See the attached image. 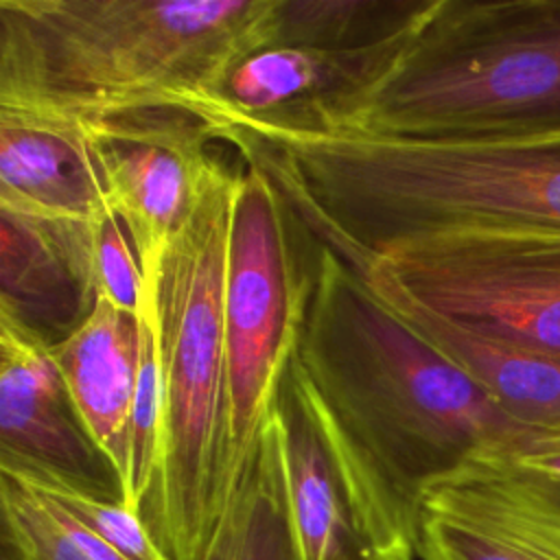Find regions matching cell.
Listing matches in <instances>:
<instances>
[{"instance_id": "1", "label": "cell", "mask_w": 560, "mask_h": 560, "mask_svg": "<svg viewBox=\"0 0 560 560\" xmlns=\"http://www.w3.org/2000/svg\"><path fill=\"white\" fill-rule=\"evenodd\" d=\"M284 383L311 418L376 560H420V490L479 453L525 457L527 427L319 245Z\"/></svg>"}, {"instance_id": "2", "label": "cell", "mask_w": 560, "mask_h": 560, "mask_svg": "<svg viewBox=\"0 0 560 560\" xmlns=\"http://www.w3.org/2000/svg\"><path fill=\"white\" fill-rule=\"evenodd\" d=\"M238 129L293 214L348 265L444 232H560V136L407 140L276 116Z\"/></svg>"}, {"instance_id": "3", "label": "cell", "mask_w": 560, "mask_h": 560, "mask_svg": "<svg viewBox=\"0 0 560 560\" xmlns=\"http://www.w3.org/2000/svg\"><path fill=\"white\" fill-rule=\"evenodd\" d=\"M280 0H0V105L79 120L182 112L208 129Z\"/></svg>"}, {"instance_id": "4", "label": "cell", "mask_w": 560, "mask_h": 560, "mask_svg": "<svg viewBox=\"0 0 560 560\" xmlns=\"http://www.w3.org/2000/svg\"><path fill=\"white\" fill-rule=\"evenodd\" d=\"M280 118L407 140L560 136V0H422L368 72Z\"/></svg>"}, {"instance_id": "5", "label": "cell", "mask_w": 560, "mask_h": 560, "mask_svg": "<svg viewBox=\"0 0 560 560\" xmlns=\"http://www.w3.org/2000/svg\"><path fill=\"white\" fill-rule=\"evenodd\" d=\"M236 179V168L217 177L155 276L164 438L140 518L166 560H208L247 472L230 453L223 324Z\"/></svg>"}, {"instance_id": "6", "label": "cell", "mask_w": 560, "mask_h": 560, "mask_svg": "<svg viewBox=\"0 0 560 560\" xmlns=\"http://www.w3.org/2000/svg\"><path fill=\"white\" fill-rule=\"evenodd\" d=\"M238 155L223 324L230 453L234 466L245 472L300 339L311 271H298L289 230L293 210L287 197L256 158Z\"/></svg>"}, {"instance_id": "7", "label": "cell", "mask_w": 560, "mask_h": 560, "mask_svg": "<svg viewBox=\"0 0 560 560\" xmlns=\"http://www.w3.org/2000/svg\"><path fill=\"white\" fill-rule=\"evenodd\" d=\"M365 262L383 265L433 311L560 361V232H444L392 245Z\"/></svg>"}, {"instance_id": "8", "label": "cell", "mask_w": 560, "mask_h": 560, "mask_svg": "<svg viewBox=\"0 0 560 560\" xmlns=\"http://www.w3.org/2000/svg\"><path fill=\"white\" fill-rule=\"evenodd\" d=\"M112 210L122 221L144 278H155L177 232L228 168L214 160L210 129L171 112L83 120Z\"/></svg>"}, {"instance_id": "9", "label": "cell", "mask_w": 560, "mask_h": 560, "mask_svg": "<svg viewBox=\"0 0 560 560\" xmlns=\"http://www.w3.org/2000/svg\"><path fill=\"white\" fill-rule=\"evenodd\" d=\"M420 560H560V479L479 453L420 490Z\"/></svg>"}, {"instance_id": "10", "label": "cell", "mask_w": 560, "mask_h": 560, "mask_svg": "<svg viewBox=\"0 0 560 560\" xmlns=\"http://www.w3.org/2000/svg\"><path fill=\"white\" fill-rule=\"evenodd\" d=\"M0 468L55 477L122 503L120 479L83 431L50 343L0 313Z\"/></svg>"}, {"instance_id": "11", "label": "cell", "mask_w": 560, "mask_h": 560, "mask_svg": "<svg viewBox=\"0 0 560 560\" xmlns=\"http://www.w3.org/2000/svg\"><path fill=\"white\" fill-rule=\"evenodd\" d=\"M0 210L92 230L112 210L83 120L0 105Z\"/></svg>"}, {"instance_id": "12", "label": "cell", "mask_w": 560, "mask_h": 560, "mask_svg": "<svg viewBox=\"0 0 560 560\" xmlns=\"http://www.w3.org/2000/svg\"><path fill=\"white\" fill-rule=\"evenodd\" d=\"M427 343L466 372L514 418L560 438V361L486 337L416 300L378 262L352 267Z\"/></svg>"}, {"instance_id": "13", "label": "cell", "mask_w": 560, "mask_h": 560, "mask_svg": "<svg viewBox=\"0 0 560 560\" xmlns=\"http://www.w3.org/2000/svg\"><path fill=\"white\" fill-rule=\"evenodd\" d=\"M92 230H68L0 210V313L46 343L68 337L90 313Z\"/></svg>"}, {"instance_id": "14", "label": "cell", "mask_w": 560, "mask_h": 560, "mask_svg": "<svg viewBox=\"0 0 560 560\" xmlns=\"http://www.w3.org/2000/svg\"><path fill=\"white\" fill-rule=\"evenodd\" d=\"M50 352L83 431L109 459L122 486L140 365L138 317L94 295L90 313Z\"/></svg>"}, {"instance_id": "15", "label": "cell", "mask_w": 560, "mask_h": 560, "mask_svg": "<svg viewBox=\"0 0 560 560\" xmlns=\"http://www.w3.org/2000/svg\"><path fill=\"white\" fill-rule=\"evenodd\" d=\"M282 510L295 560H376L363 545L330 457L287 383L271 411Z\"/></svg>"}, {"instance_id": "16", "label": "cell", "mask_w": 560, "mask_h": 560, "mask_svg": "<svg viewBox=\"0 0 560 560\" xmlns=\"http://www.w3.org/2000/svg\"><path fill=\"white\" fill-rule=\"evenodd\" d=\"M208 560H295L282 510L271 413Z\"/></svg>"}, {"instance_id": "17", "label": "cell", "mask_w": 560, "mask_h": 560, "mask_svg": "<svg viewBox=\"0 0 560 560\" xmlns=\"http://www.w3.org/2000/svg\"><path fill=\"white\" fill-rule=\"evenodd\" d=\"M422 0H280L276 46L359 52L392 39ZM273 46V48H276Z\"/></svg>"}, {"instance_id": "18", "label": "cell", "mask_w": 560, "mask_h": 560, "mask_svg": "<svg viewBox=\"0 0 560 560\" xmlns=\"http://www.w3.org/2000/svg\"><path fill=\"white\" fill-rule=\"evenodd\" d=\"M2 529L33 560H127L48 497L0 472Z\"/></svg>"}, {"instance_id": "19", "label": "cell", "mask_w": 560, "mask_h": 560, "mask_svg": "<svg viewBox=\"0 0 560 560\" xmlns=\"http://www.w3.org/2000/svg\"><path fill=\"white\" fill-rule=\"evenodd\" d=\"M0 472L55 501L127 560H166V556L153 542L142 518L127 505L96 499L42 472L18 468H0Z\"/></svg>"}, {"instance_id": "20", "label": "cell", "mask_w": 560, "mask_h": 560, "mask_svg": "<svg viewBox=\"0 0 560 560\" xmlns=\"http://www.w3.org/2000/svg\"><path fill=\"white\" fill-rule=\"evenodd\" d=\"M92 287L114 308L129 317H140L147 282L133 243L114 210L94 228L92 238Z\"/></svg>"}, {"instance_id": "21", "label": "cell", "mask_w": 560, "mask_h": 560, "mask_svg": "<svg viewBox=\"0 0 560 560\" xmlns=\"http://www.w3.org/2000/svg\"><path fill=\"white\" fill-rule=\"evenodd\" d=\"M518 462H523V464H527V466H532L536 470H542V472L560 479V438H551L540 448H536L534 453L521 457Z\"/></svg>"}, {"instance_id": "22", "label": "cell", "mask_w": 560, "mask_h": 560, "mask_svg": "<svg viewBox=\"0 0 560 560\" xmlns=\"http://www.w3.org/2000/svg\"><path fill=\"white\" fill-rule=\"evenodd\" d=\"M0 549H2V553H0V560H33L4 529H2V536H0Z\"/></svg>"}]
</instances>
